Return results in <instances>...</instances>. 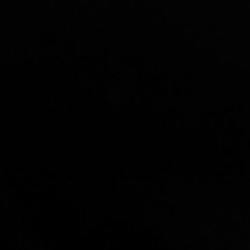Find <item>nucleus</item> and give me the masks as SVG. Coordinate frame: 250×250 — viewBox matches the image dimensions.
I'll use <instances>...</instances> for the list:
<instances>
[]
</instances>
